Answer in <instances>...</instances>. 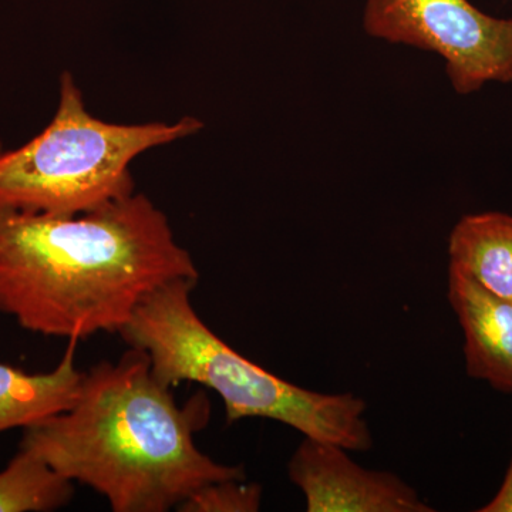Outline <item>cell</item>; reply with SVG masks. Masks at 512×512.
Masks as SVG:
<instances>
[{
	"label": "cell",
	"instance_id": "cell-13",
	"mask_svg": "<svg viewBox=\"0 0 512 512\" xmlns=\"http://www.w3.org/2000/svg\"><path fill=\"white\" fill-rule=\"evenodd\" d=\"M3 151V144H2V140H0V153H2Z\"/></svg>",
	"mask_w": 512,
	"mask_h": 512
},
{
	"label": "cell",
	"instance_id": "cell-9",
	"mask_svg": "<svg viewBox=\"0 0 512 512\" xmlns=\"http://www.w3.org/2000/svg\"><path fill=\"white\" fill-rule=\"evenodd\" d=\"M450 266L512 301V215L481 212L457 222L448 239Z\"/></svg>",
	"mask_w": 512,
	"mask_h": 512
},
{
	"label": "cell",
	"instance_id": "cell-11",
	"mask_svg": "<svg viewBox=\"0 0 512 512\" xmlns=\"http://www.w3.org/2000/svg\"><path fill=\"white\" fill-rule=\"evenodd\" d=\"M262 487L242 480L211 483L195 491L178 511L183 512H255L261 508Z\"/></svg>",
	"mask_w": 512,
	"mask_h": 512
},
{
	"label": "cell",
	"instance_id": "cell-3",
	"mask_svg": "<svg viewBox=\"0 0 512 512\" xmlns=\"http://www.w3.org/2000/svg\"><path fill=\"white\" fill-rule=\"evenodd\" d=\"M198 281L180 279L148 295L120 330L141 350L164 386L202 384L221 397L228 423L269 419L348 451H367L373 439L366 403L353 393L302 389L255 365L218 338L198 316L191 293Z\"/></svg>",
	"mask_w": 512,
	"mask_h": 512
},
{
	"label": "cell",
	"instance_id": "cell-12",
	"mask_svg": "<svg viewBox=\"0 0 512 512\" xmlns=\"http://www.w3.org/2000/svg\"><path fill=\"white\" fill-rule=\"evenodd\" d=\"M480 512H512V456L500 490L490 503L480 508Z\"/></svg>",
	"mask_w": 512,
	"mask_h": 512
},
{
	"label": "cell",
	"instance_id": "cell-2",
	"mask_svg": "<svg viewBox=\"0 0 512 512\" xmlns=\"http://www.w3.org/2000/svg\"><path fill=\"white\" fill-rule=\"evenodd\" d=\"M208 403L181 409L141 350L84 372L69 409L25 429L20 448L57 474L92 488L114 512L177 510L211 483L242 480V467L202 453L195 431Z\"/></svg>",
	"mask_w": 512,
	"mask_h": 512
},
{
	"label": "cell",
	"instance_id": "cell-7",
	"mask_svg": "<svg viewBox=\"0 0 512 512\" xmlns=\"http://www.w3.org/2000/svg\"><path fill=\"white\" fill-rule=\"evenodd\" d=\"M448 301L464 332L468 376L512 393V301L448 269Z\"/></svg>",
	"mask_w": 512,
	"mask_h": 512
},
{
	"label": "cell",
	"instance_id": "cell-1",
	"mask_svg": "<svg viewBox=\"0 0 512 512\" xmlns=\"http://www.w3.org/2000/svg\"><path fill=\"white\" fill-rule=\"evenodd\" d=\"M198 278L147 195L76 215L0 207V313L37 335L80 342L120 333L148 295Z\"/></svg>",
	"mask_w": 512,
	"mask_h": 512
},
{
	"label": "cell",
	"instance_id": "cell-10",
	"mask_svg": "<svg viewBox=\"0 0 512 512\" xmlns=\"http://www.w3.org/2000/svg\"><path fill=\"white\" fill-rule=\"evenodd\" d=\"M73 494L72 481L22 448L0 471V512L56 511L66 507Z\"/></svg>",
	"mask_w": 512,
	"mask_h": 512
},
{
	"label": "cell",
	"instance_id": "cell-6",
	"mask_svg": "<svg viewBox=\"0 0 512 512\" xmlns=\"http://www.w3.org/2000/svg\"><path fill=\"white\" fill-rule=\"evenodd\" d=\"M329 441L305 437L289 461L292 483L309 512H433L402 478L366 470Z\"/></svg>",
	"mask_w": 512,
	"mask_h": 512
},
{
	"label": "cell",
	"instance_id": "cell-8",
	"mask_svg": "<svg viewBox=\"0 0 512 512\" xmlns=\"http://www.w3.org/2000/svg\"><path fill=\"white\" fill-rule=\"evenodd\" d=\"M77 343L69 340L62 360L50 372L29 373L0 363V434L28 429L72 406L84 376L76 366Z\"/></svg>",
	"mask_w": 512,
	"mask_h": 512
},
{
	"label": "cell",
	"instance_id": "cell-5",
	"mask_svg": "<svg viewBox=\"0 0 512 512\" xmlns=\"http://www.w3.org/2000/svg\"><path fill=\"white\" fill-rule=\"evenodd\" d=\"M362 25L373 39L436 53L461 96L512 83V19L470 0H366Z\"/></svg>",
	"mask_w": 512,
	"mask_h": 512
},
{
	"label": "cell",
	"instance_id": "cell-4",
	"mask_svg": "<svg viewBox=\"0 0 512 512\" xmlns=\"http://www.w3.org/2000/svg\"><path fill=\"white\" fill-rule=\"evenodd\" d=\"M202 128L191 116L143 124L97 119L86 109L72 73L64 72L59 104L45 130L0 153V207L53 215L97 210L136 192L130 165L138 156Z\"/></svg>",
	"mask_w": 512,
	"mask_h": 512
}]
</instances>
